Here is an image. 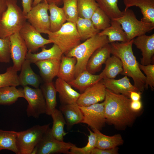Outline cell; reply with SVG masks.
Returning <instances> with one entry per match:
<instances>
[{
    "instance_id": "cell-29",
    "label": "cell",
    "mask_w": 154,
    "mask_h": 154,
    "mask_svg": "<svg viewBox=\"0 0 154 154\" xmlns=\"http://www.w3.org/2000/svg\"><path fill=\"white\" fill-rule=\"evenodd\" d=\"M104 64L105 68L100 74L102 79H114L123 72L122 62L120 59L115 56L109 57Z\"/></svg>"
},
{
    "instance_id": "cell-1",
    "label": "cell",
    "mask_w": 154,
    "mask_h": 154,
    "mask_svg": "<svg viewBox=\"0 0 154 154\" xmlns=\"http://www.w3.org/2000/svg\"><path fill=\"white\" fill-rule=\"evenodd\" d=\"M131 101L123 94L114 93L106 88L104 102L106 123L123 130L132 125L138 113L131 110Z\"/></svg>"
},
{
    "instance_id": "cell-2",
    "label": "cell",
    "mask_w": 154,
    "mask_h": 154,
    "mask_svg": "<svg viewBox=\"0 0 154 154\" xmlns=\"http://www.w3.org/2000/svg\"><path fill=\"white\" fill-rule=\"evenodd\" d=\"M133 39L125 42H114L110 43L111 54L119 58L122 64L121 74L131 77L133 85L142 93L145 89V76L140 69L132 49Z\"/></svg>"
},
{
    "instance_id": "cell-3",
    "label": "cell",
    "mask_w": 154,
    "mask_h": 154,
    "mask_svg": "<svg viewBox=\"0 0 154 154\" xmlns=\"http://www.w3.org/2000/svg\"><path fill=\"white\" fill-rule=\"evenodd\" d=\"M109 43L107 37L98 34L80 43L70 51L66 56L76 59L75 78L86 70L87 63L94 52L105 44Z\"/></svg>"
},
{
    "instance_id": "cell-4",
    "label": "cell",
    "mask_w": 154,
    "mask_h": 154,
    "mask_svg": "<svg viewBox=\"0 0 154 154\" xmlns=\"http://www.w3.org/2000/svg\"><path fill=\"white\" fill-rule=\"evenodd\" d=\"M7 8L0 17V38L19 32L27 22L26 16L17 0H7Z\"/></svg>"
},
{
    "instance_id": "cell-39",
    "label": "cell",
    "mask_w": 154,
    "mask_h": 154,
    "mask_svg": "<svg viewBox=\"0 0 154 154\" xmlns=\"http://www.w3.org/2000/svg\"><path fill=\"white\" fill-rule=\"evenodd\" d=\"M67 21L76 23L78 17L77 0H62Z\"/></svg>"
},
{
    "instance_id": "cell-49",
    "label": "cell",
    "mask_w": 154,
    "mask_h": 154,
    "mask_svg": "<svg viewBox=\"0 0 154 154\" xmlns=\"http://www.w3.org/2000/svg\"><path fill=\"white\" fill-rule=\"evenodd\" d=\"M46 3V0H43ZM42 0H33L32 7L35 6L40 3Z\"/></svg>"
},
{
    "instance_id": "cell-18",
    "label": "cell",
    "mask_w": 154,
    "mask_h": 154,
    "mask_svg": "<svg viewBox=\"0 0 154 154\" xmlns=\"http://www.w3.org/2000/svg\"><path fill=\"white\" fill-rule=\"evenodd\" d=\"M124 10L132 6L139 7L143 17L142 22L154 24V0H123Z\"/></svg>"
},
{
    "instance_id": "cell-36",
    "label": "cell",
    "mask_w": 154,
    "mask_h": 154,
    "mask_svg": "<svg viewBox=\"0 0 154 154\" xmlns=\"http://www.w3.org/2000/svg\"><path fill=\"white\" fill-rule=\"evenodd\" d=\"M95 28L100 31L109 27L111 19L100 8L95 10L90 19Z\"/></svg>"
},
{
    "instance_id": "cell-24",
    "label": "cell",
    "mask_w": 154,
    "mask_h": 154,
    "mask_svg": "<svg viewBox=\"0 0 154 154\" xmlns=\"http://www.w3.org/2000/svg\"><path fill=\"white\" fill-rule=\"evenodd\" d=\"M31 64L26 60L22 64L19 76L20 85L23 87L29 85L38 88L41 82V78L33 70Z\"/></svg>"
},
{
    "instance_id": "cell-28",
    "label": "cell",
    "mask_w": 154,
    "mask_h": 154,
    "mask_svg": "<svg viewBox=\"0 0 154 154\" xmlns=\"http://www.w3.org/2000/svg\"><path fill=\"white\" fill-rule=\"evenodd\" d=\"M44 98L46 107V114L50 115L56 108L57 105L56 93L57 91L54 84L52 82H44L40 88Z\"/></svg>"
},
{
    "instance_id": "cell-46",
    "label": "cell",
    "mask_w": 154,
    "mask_h": 154,
    "mask_svg": "<svg viewBox=\"0 0 154 154\" xmlns=\"http://www.w3.org/2000/svg\"><path fill=\"white\" fill-rule=\"evenodd\" d=\"M142 93L139 92L131 91L129 95V98L131 101H136L140 100Z\"/></svg>"
},
{
    "instance_id": "cell-35",
    "label": "cell",
    "mask_w": 154,
    "mask_h": 154,
    "mask_svg": "<svg viewBox=\"0 0 154 154\" xmlns=\"http://www.w3.org/2000/svg\"><path fill=\"white\" fill-rule=\"evenodd\" d=\"M98 7L111 19L118 18L121 16L123 11L118 6V0H95Z\"/></svg>"
},
{
    "instance_id": "cell-21",
    "label": "cell",
    "mask_w": 154,
    "mask_h": 154,
    "mask_svg": "<svg viewBox=\"0 0 154 154\" xmlns=\"http://www.w3.org/2000/svg\"><path fill=\"white\" fill-rule=\"evenodd\" d=\"M59 109L64 116L68 128L75 124L82 123L83 114L76 103L61 104Z\"/></svg>"
},
{
    "instance_id": "cell-32",
    "label": "cell",
    "mask_w": 154,
    "mask_h": 154,
    "mask_svg": "<svg viewBox=\"0 0 154 154\" xmlns=\"http://www.w3.org/2000/svg\"><path fill=\"white\" fill-rule=\"evenodd\" d=\"M76 25L81 40L85 41L95 36L99 32V31L95 28L90 19L78 17Z\"/></svg>"
},
{
    "instance_id": "cell-45",
    "label": "cell",
    "mask_w": 154,
    "mask_h": 154,
    "mask_svg": "<svg viewBox=\"0 0 154 154\" xmlns=\"http://www.w3.org/2000/svg\"><path fill=\"white\" fill-rule=\"evenodd\" d=\"M130 106L131 110L133 112L138 113L142 109V104L140 100L136 101H131Z\"/></svg>"
},
{
    "instance_id": "cell-8",
    "label": "cell",
    "mask_w": 154,
    "mask_h": 154,
    "mask_svg": "<svg viewBox=\"0 0 154 154\" xmlns=\"http://www.w3.org/2000/svg\"><path fill=\"white\" fill-rule=\"evenodd\" d=\"M74 145L56 139L52 135L51 128L49 127L33 152L35 154H70V150Z\"/></svg>"
},
{
    "instance_id": "cell-27",
    "label": "cell",
    "mask_w": 154,
    "mask_h": 154,
    "mask_svg": "<svg viewBox=\"0 0 154 154\" xmlns=\"http://www.w3.org/2000/svg\"><path fill=\"white\" fill-rule=\"evenodd\" d=\"M92 130L96 137V148L103 149H111L122 145L123 143V140L120 134L109 136L102 133L99 130Z\"/></svg>"
},
{
    "instance_id": "cell-47",
    "label": "cell",
    "mask_w": 154,
    "mask_h": 154,
    "mask_svg": "<svg viewBox=\"0 0 154 154\" xmlns=\"http://www.w3.org/2000/svg\"><path fill=\"white\" fill-rule=\"evenodd\" d=\"M6 1L7 0H0V17L7 8Z\"/></svg>"
},
{
    "instance_id": "cell-10",
    "label": "cell",
    "mask_w": 154,
    "mask_h": 154,
    "mask_svg": "<svg viewBox=\"0 0 154 154\" xmlns=\"http://www.w3.org/2000/svg\"><path fill=\"white\" fill-rule=\"evenodd\" d=\"M23 90L24 98L28 104L26 109L28 116L38 118L41 114H46V102L41 89L27 86L23 87Z\"/></svg>"
},
{
    "instance_id": "cell-9",
    "label": "cell",
    "mask_w": 154,
    "mask_h": 154,
    "mask_svg": "<svg viewBox=\"0 0 154 154\" xmlns=\"http://www.w3.org/2000/svg\"><path fill=\"white\" fill-rule=\"evenodd\" d=\"M49 4L43 2L33 6L26 16L27 20L40 33L48 34L50 31Z\"/></svg>"
},
{
    "instance_id": "cell-23",
    "label": "cell",
    "mask_w": 154,
    "mask_h": 154,
    "mask_svg": "<svg viewBox=\"0 0 154 154\" xmlns=\"http://www.w3.org/2000/svg\"><path fill=\"white\" fill-rule=\"evenodd\" d=\"M102 79L100 74H92L86 70L80 73L74 79L68 82L72 87L79 90L82 93L88 88Z\"/></svg>"
},
{
    "instance_id": "cell-33",
    "label": "cell",
    "mask_w": 154,
    "mask_h": 154,
    "mask_svg": "<svg viewBox=\"0 0 154 154\" xmlns=\"http://www.w3.org/2000/svg\"><path fill=\"white\" fill-rule=\"evenodd\" d=\"M53 120L51 131L52 135L56 139L64 141V137L66 133L64 131L66 122L64 116L59 110L56 108L50 115Z\"/></svg>"
},
{
    "instance_id": "cell-30",
    "label": "cell",
    "mask_w": 154,
    "mask_h": 154,
    "mask_svg": "<svg viewBox=\"0 0 154 154\" xmlns=\"http://www.w3.org/2000/svg\"><path fill=\"white\" fill-rule=\"evenodd\" d=\"M20 98H24L23 89H17L14 86H7L0 88V105H11Z\"/></svg>"
},
{
    "instance_id": "cell-12",
    "label": "cell",
    "mask_w": 154,
    "mask_h": 154,
    "mask_svg": "<svg viewBox=\"0 0 154 154\" xmlns=\"http://www.w3.org/2000/svg\"><path fill=\"white\" fill-rule=\"evenodd\" d=\"M19 33L26 43L28 51L32 53L46 44L52 43L50 40L43 37L28 22H26Z\"/></svg>"
},
{
    "instance_id": "cell-11",
    "label": "cell",
    "mask_w": 154,
    "mask_h": 154,
    "mask_svg": "<svg viewBox=\"0 0 154 154\" xmlns=\"http://www.w3.org/2000/svg\"><path fill=\"white\" fill-rule=\"evenodd\" d=\"M79 107L84 116L82 123L87 124L92 130H101L106 123L104 102L86 107Z\"/></svg>"
},
{
    "instance_id": "cell-7",
    "label": "cell",
    "mask_w": 154,
    "mask_h": 154,
    "mask_svg": "<svg viewBox=\"0 0 154 154\" xmlns=\"http://www.w3.org/2000/svg\"><path fill=\"white\" fill-rule=\"evenodd\" d=\"M50 124L36 125L26 130L18 132L16 143L19 154H31L50 127Z\"/></svg>"
},
{
    "instance_id": "cell-43",
    "label": "cell",
    "mask_w": 154,
    "mask_h": 154,
    "mask_svg": "<svg viewBox=\"0 0 154 154\" xmlns=\"http://www.w3.org/2000/svg\"><path fill=\"white\" fill-rule=\"evenodd\" d=\"M118 151L117 147L104 149L96 147L92 151L91 154H117L118 153Z\"/></svg>"
},
{
    "instance_id": "cell-5",
    "label": "cell",
    "mask_w": 154,
    "mask_h": 154,
    "mask_svg": "<svg viewBox=\"0 0 154 154\" xmlns=\"http://www.w3.org/2000/svg\"><path fill=\"white\" fill-rule=\"evenodd\" d=\"M47 35L48 39L57 45L65 55L81 43L76 23L71 22H65L58 30L50 31Z\"/></svg>"
},
{
    "instance_id": "cell-34",
    "label": "cell",
    "mask_w": 154,
    "mask_h": 154,
    "mask_svg": "<svg viewBox=\"0 0 154 154\" xmlns=\"http://www.w3.org/2000/svg\"><path fill=\"white\" fill-rule=\"evenodd\" d=\"M18 132L0 129V151L3 149L19 154L16 143Z\"/></svg>"
},
{
    "instance_id": "cell-40",
    "label": "cell",
    "mask_w": 154,
    "mask_h": 154,
    "mask_svg": "<svg viewBox=\"0 0 154 154\" xmlns=\"http://www.w3.org/2000/svg\"><path fill=\"white\" fill-rule=\"evenodd\" d=\"M90 135L88 136V141L84 147L79 148L74 145L70 150V154H91L92 151L96 147V137L95 133L88 128Z\"/></svg>"
},
{
    "instance_id": "cell-16",
    "label": "cell",
    "mask_w": 154,
    "mask_h": 154,
    "mask_svg": "<svg viewBox=\"0 0 154 154\" xmlns=\"http://www.w3.org/2000/svg\"><path fill=\"white\" fill-rule=\"evenodd\" d=\"M102 80L106 89L114 93L123 94L129 98L131 92H139L132 84L126 76L118 79H106Z\"/></svg>"
},
{
    "instance_id": "cell-37",
    "label": "cell",
    "mask_w": 154,
    "mask_h": 154,
    "mask_svg": "<svg viewBox=\"0 0 154 154\" xmlns=\"http://www.w3.org/2000/svg\"><path fill=\"white\" fill-rule=\"evenodd\" d=\"M78 17L90 19L98 7L95 0H77Z\"/></svg>"
},
{
    "instance_id": "cell-6",
    "label": "cell",
    "mask_w": 154,
    "mask_h": 154,
    "mask_svg": "<svg viewBox=\"0 0 154 154\" xmlns=\"http://www.w3.org/2000/svg\"><path fill=\"white\" fill-rule=\"evenodd\" d=\"M121 16L114 19L120 24L126 33L129 41L137 37L151 32L154 29V24L138 20L133 11L129 8L123 10Z\"/></svg>"
},
{
    "instance_id": "cell-20",
    "label": "cell",
    "mask_w": 154,
    "mask_h": 154,
    "mask_svg": "<svg viewBox=\"0 0 154 154\" xmlns=\"http://www.w3.org/2000/svg\"><path fill=\"white\" fill-rule=\"evenodd\" d=\"M60 60L52 59L37 62L35 64L38 68L40 75L44 82H52L57 76Z\"/></svg>"
},
{
    "instance_id": "cell-17",
    "label": "cell",
    "mask_w": 154,
    "mask_h": 154,
    "mask_svg": "<svg viewBox=\"0 0 154 154\" xmlns=\"http://www.w3.org/2000/svg\"><path fill=\"white\" fill-rule=\"evenodd\" d=\"M111 50L110 44H107L96 50L89 59L86 70L94 74L100 70L103 64L110 56Z\"/></svg>"
},
{
    "instance_id": "cell-13",
    "label": "cell",
    "mask_w": 154,
    "mask_h": 154,
    "mask_svg": "<svg viewBox=\"0 0 154 154\" xmlns=\"http://www.w3.org/2000/svg\"><path fill=\"white\" fill-rule=\"evenodd\" d=\"M106 93L102 79L81 93L76 103L79 106L86 107L98 103L104 100Z\"/></svg>"
},
{
    "instance_id": "cell-42",
    "label": "cell",
    "mask_w": 154,
    "mask_h": 154,
    "mask_svg": "<svg viewBox=\"0 0 154 154\" xmlns=\"http://www.w3.org/2000/svg\"><path fill=\"white\" fill-rule=\"evenodd\" d=\"M140 69L145 74L146 81L145 89H147L149 86L152 90L154 88V64H149L146 65L139 64Z\"/></svg>"
},
{
    "instance_id": "cell-15",
    "label": "cell",
    "mask_w": 154,
    "mask_h": 154,
    "mask_svg": "<svg viewBox=\"0 0 154 154\" xmlns=\"http://www.w3.org/2000/svg\"><path fill=\"white\" fill-rule=\"evenodd\" d=\"M133 44L141 52L140 64H151L154 54V34L150 35H143L133 39Z\"/></svg>"
},
{
    "instance_id": "cell-19",
    "label": "cell",
    "mask_w": 154,
    "mask_h": 154,
    "mask_svg": "<svg viewBox=\"0 0 154 154\" xmlns=\"http://www.w3.org/2000/svg\"><path fill=\"white\" fill-rule=\"evenodd\" d=\"M54 85L56 91L59 93L61 104L76 103L80 94L73 89L67 82L58 78Z\"/></svg>"
},
{
    "instance_id": "cell-31",
    "label": "cell",
    "mask_w": 154,
    "mask_h": 154,
    "mask_svg": "<svg viewBox=\"0 0 154 154\" xmlns=\"http://www.w3.org/2000/svg\"><path fill=\"white\" fill-rule=\"evenodd\" d=\"M48 10L50 13V31L55 32L66 22V18L62 8L59 7L54 3L49 4Z\"/></svg>"
},
{
    "instance_id": "cell-41",
    "label": "cell",
    "mask_w": 154,
    "mask_h": 154,
    "mask_svg": "<svg viewBox=\"0 0 154 154\" xmlns=\"http://www.w3.org/2000/svg\"><path fill=\"white\" fill-rule=\"evenodd\" d=\"M9 37L0 38V62H9L11 58Z\"/></svg>"
},
{
    "instance_id": "cell-22",
    "label": "cell",
    "mask_w": 154,
    "mask_h": 154,
    "mask_svg": "<svg viewBox=\"0 0 154 154\" xmlns=\"http://www.w3.org/2000/svg\"><path fill=\"white\" fill-rule=\"evenodd\" d=\"M41 52L37 53L27 52L25 57V60L31 63L45 60L57 59H61L63 53L56 44H54L50 48L47 49L44 46L41 48Z\"/></svg>"
},
{
    "instance_id": "cell-38",
    "label": "cell",
    "mask_w": 154,
    "mask_h": 154,
    "mask_svg": "<svg viewBox=\"0 0 154 154\" xmlns=\"http://www.w3.org/2000/svg\"><path fill=\"white\" fill-rule=\"evenodd\" d=\"M17 72L13 66L7 68L5 73L0 74V88L7 86L16 87L20 85Z\"/></svg>"
},
{
    "instance_id": "cell-14",
    "label": "cell",
    "mask_w": 154,
    "mask_h": 154,
    "mask_svg": "<svg viewBox=\"0 0 154 154\" xmlns=\"http://www.w3.org/2000/svg\"><path fill=\"white\" fill-rule=\"evenodd\" d=\"M9 37L11 58L13 63V66L18 71L21 70L22 64L25 60L28 49L19 32L14 33Z\"/></svg>"
},
{
    "instance_id": "cell-26",
    "label": "cell",
    "mask_w": 154,
    "mask_h": 154,
    "mask_svg": "<svg viewBox=\"0 0 154 154\" xmlns=\"http://www.w3.org/2000/svg\"><path fill=\"white\" fill-rule=\"evenodd\" d=\"M100 35L107 37L109 43L114 42H125L127 41V35L119 22L111 19L110 26L99 32Z\"/></svg>"
},
{
    "instance_id": "cell-48",
    "label": "cell",
    "mask_w": 154,
    "mask_h": 154,
    "mask_svg": "<svg viewBox=\"0 0 154 154\" xmlns=\"http://www.w3.org/2000/svg\"><path fill=\"white\" fill-rule=\"evenodd\" d=\"M62 0H46V2L48 4L54 3L58 5L62 3Z\"/></svg>"
},
{
    "instance_id": "cell-25",
    "label": "cell",
    "mask_w": 154,
    "mask_h": 154,
    "mask_svg": "<svg viewBox=\"0 0 154 154\" xmlns=\"http://www.w3.org/2000/svg\"><path fill=\"white\" fill-rule=\"evenodd\" d=\"M76 59L74 57H70L62 55L58 73V78L67 82L75 78V72Z\"/></svg>"
},
{
    "instance_id": "cell-44",
    "label": "cell",
    "mask_w": 154,
    "mask_h": 154,
    "mask_svg": "<svg viewBox=\"0 0 154 154\" xmlns=\"http://www.w3.org/2000/svg\"><path fill=\"white\" fill-rule=\"evenodd\" d=\"M23 11L26 16L31 9L33 0H21Z\"/></svg>"
}]
</instances>
